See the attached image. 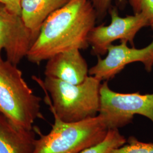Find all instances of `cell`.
I'll return each mask as SVG.
<instances>
[{
  "instance_id": "obj_16",
  "label": "cell",
  "mask_w": 153,
  "mask_h": 153,
  "mask_svg": "<svg viewBox=\"0 0 153 153\" xmlns=\"http://www.w3.org/2000/svg\"><path fill=\"white\" fill-rule=\"evenodd\" d=\"M0 4L5 6L10 11L21 16V0H0Z\"/></svg>"
},
{
  "instance_id": "obj_11",
  "label": "cell",
  "mask_w": 153,
  "mask_h": 153,
  "mask_svg": "<svg viewBox=\"0 0 153 153\" xmlns=\"http://www.w3.org/2000/svg\"><path fill=\"white\" fill-rule=\"evenodd\" d=\"M69 0H21V17L27 27L38 36L44 22Z\"/></svg>"
},
{
  "instance_id": "obj_12",
  "label": "cell",
  "mask_w": 153,
  "mask_h": 153,
  "mask_svg": "<svg viewBox=\"0 0 153 153\" xmlns=\"http://www.w3.org/2000/svg\"><path fill=\"white\" fill-rule=\"evenodd\" d=\"M127 139L121 134L119 129H108L103 141L83 150L80 153H111L112 150L124 145Z\"/></svg>"
},
{
  "instance_id": "obj_14",
  "label": "cell",
  "mask_w": 153,
  "mask_h": 153,
  "mask_svg": "<svg viewBox=\"0 0 153 153\" xmlns=\"http://www.w3.org/2000/svg\"><path fill=\"white\" fill-rule=\"evenodd\" d=\"M134 14H141L148 18L149 26L153 28V0H129Z\"/></svg>"
},
{
  "instance_id": "obj_4",
  "label": "cell",
  "mask_w": 153,
  "mask_h": 153,
  "mask_svg": "<svg viewBox=\"0 0 153 153\" xmlns=\"http://www.w3.org/2000/svg\"><path fill=\"white\" fill-rule=\"evenodd\" d=\"M53 116L49 133L43 134L35 129L39 137L33 153H80L103 141L108 131L99 115L76 123H66Z\"/></svg>"
},
{
  "instance_id": "obj_15",
  "label": "cell",
  "mask_w": 153,
  "mask_h": 153,
  "mask_svg": "<svg viewBox=\"0 0 153 153\" xmlns=\"http://www.w3.org/2000/svg\"><path fill=\"white\" fill-rule=\"evenodd\" d=\"M91 1L96 11L97 20H102L105 16L107 11H109L112 0H91Z\"/></svg>"
},
{
  "instance_id": "obj_6",
  "label": "cell",
  "mask_w": 153,
  "mask_h": 153,
  "mask_svg": "<svg viewBox=\"0 0 153 153\" xmlns=\"http://www.w3.org/2000/svg\"><path fill=\"white\" fill-rule=\"evenodd\" d=\"M109 11L111 23L95 26L88 36V43L92 48V53L98 56L106 54L108 47L117 40L126 41L134 47L137 33L142 28L149 26L148 18L141 14L121 17L115 7Z\"/></svg>"
},
{
  "instance_id": "obj_8",
  "label": "cell",
  "mask_w": 153,
  "mask_h": 153,
  "mask_svg": "<svg viewBox=\"0 0 153 153\" xmlns=\"http://www.w3.org/2000/svg\"><path fill=\"white\" fill-rule=\"evenodd\" d=\"M36 38L21 16L0 4V57L4 50L6 60L17 65L26 57Z\"/></svg>"
},
{
  "instance_id": "obj_1",
  "label": "cell",
  "mask_w": 153,
  "mask_h": 153,
  "mask_svg": "<svg viewBox=\"0 0 153 153\" xmlns=\"http://www.w3.org/2000/svg\"><path fill=\"white\" fill-rule=\"evenodd\" d=\"M97 16L90 0H69L43 24L28 52V60L39 64L62 52L89 47L88 36Z\"/></svg>"
},
{
  "instance_id": "obj_7",
  "label": "cell",
  "mask_w": 153,
  "mask_h": 153,
  "mask_svg": "<svg viewBox=\"0 0 153 153\" xmlns=\"http://www.w3.org/2000/svg\"><path fill=\"white\" fill-rule=\"evenodd\" d=\"M153 31V28L152 29ZM126 41H121L117 45H111L104 59L98 56L96 65L89 69V76H95L100 81H108L119 73L126 66L140 62L145 71L151 72L153 68V39L148 46L141 49L130 48Z\"/></svg>"
},
{
  "instance_id": "obj_5",
  "label": "cell",
  "mask_w": 153,
  "mask_h": 153,
  "mask_svg": "<svg viewBox=\"0 0 153 153\" xmlns=\"http://www.w3.org/2000/svg\"><path fill=\"white\" fill-rule=\"evenodd\" d=\"M100 94L98 115L108 129H119L128 125L136 115L144 116L153 123V93H117L104 81L101 85Z\"/></svg>"
},
{
  "instance_id": "obj_9",
  "label": "cell",
  "mask_w": 153,
  "mask_h": 153,
  "mask_svg": "<svg viewBox=\"0 0 153 153\" xmlns=\"http://www.w3.org/2000/svg\"><path fill=\"white\" fill-rule=\"evenodd\" d=\"M44 74L66 83L79 85L89 76V69L80 50L72 49L59 53L49 59Z\"/></svg>"
},
{
  "instance_id": "obj_13",
  "label": "cell",
  "mask_w": 153,
  "mask_h": 153,
  "mask_svg": "<svg viewBox=\"0 0 153 153\" xmlns=\"http://www.w3.org/2000/svg\"><path fill=\"white\" fill-rule=\"evenodd\" d=\"M111 153H153V142H142L131 136L124 145L112 150Z\"/></svg>"
},
{
  "instance_id": "obj_2",
  "label": "cell",
  "mask_w": 153,
  "mask_h": 153,
  "mask_svg": "<svg viewBox=\"0 0 153 153\" xmlns=\"http://www.w3.org/2000/svg\"><path fill=\"white\" fill-rule=\"evenodd\" d=\"M33 79L45 93L46 102L53 115L66 123H76L98 115L100 103L101 81L89 76L79 85H73L55 78L44 81Z\"/></svg>"
},
{
  "instance_id": "obj_3",
  "label": "cell",
  "mask_w": 153,
  "mask_h": 153,
  "mask_svg": "<svg viewBox=\"0 0 153 153\" xmlns=\"http://www.w3.org/2000/svg\"><path fill=\"white\" fill-rule=\"evenodd\" d=\"M41 101L17 65L0 57V113L17 126L31 130L35 121L44 119Z\"/></svg>"
},
{
  "instance_id": "obj_10",
  "label": "cell",
  "mask_w": 153,
  "mask_h": 153,
  "mask_svg": "<svg viewBox=\"0 0 153 153\" xmlns=\"http://www.w3.org/2000/svg\"><path fill=\"white\" fill-rule=\"evenodd\" d=\"M34 131L17 126L0 113V153H33Z\"/></svg>"
}]
</instances>
